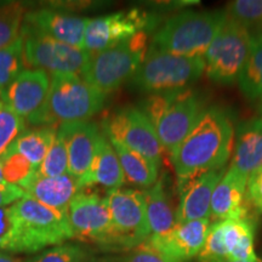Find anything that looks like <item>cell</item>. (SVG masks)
I'll return each mask as SVG.
<instances>
[{"instance_id":"1","label":"cell","mask_w":262,"mask_h":262,"mask_svg":"<svg viewBox=\"0 0 262 262\" xmlns=\"http://www.w3.org/2000/svg\"><path fill=\"white\" fill-rule=\"evenodd\" d=\"M233 125L219 107L203 111L191 133L170 155L179 179L226 168L233 150Z\"/></svg>"},{"instance_id":"2","label":"cell","mask_w":262,"mask_h":262,"mask_svg":"<svg viewBox=\"0 0 262 262\" xmlns=\"http://www.w3.org/2000/svg\"><path fill=\"white\" fill-rule=\"evenodd\" d=\"M141 111L152 122L163 148L171 155L191 133L204 110L191 89H183L149 95Z\"/></svg>"},{"instance_id":"3","label":"cell","mask_w":262,"mask_h":262,"mask_svg":"<svg viewBox=\"0 0 262 262\" xmlns=\"http://www.w3.org/2000/svg\"><path fill=\"white\" fill-rule=\"evenodd\" d=\"M227 19L226 11H185L169 18L153 37L152 47L188 57H204Z\"/></svg>"},{"instance_id":"4","label":"cell","mask_w":262,"mask_h":262,"mask_svg":"<svg viewBox=\"0 0 262 262\" xmlns=\"http://www.w3.org/2000/svg\"><path fill=\"white\" fill-rule=\"evenodd\" d=\"M106 95L80 75H52L47 104L38 125L89 122L103 108Z\"/></svg>"},{"instance_id":"5","label":"cell","mask_w":262,"mask_h":262,"mask_svg":"<svg viewBox=\"0 0 262 262\" xmlns=\"http://www.w3.org/2000/svg\"><path fill=\"white\" fill-rule=\"evenodd\" d=\"M205 70L204 57H188L150 45L142 64L131 79L137 89L160 94L188 89Z\"/></svg>"},{"instance_id":"6","label":"cell","mask_w":262,"mask_h":262,"mask_svg":"<svg viewBox=\"0 0 262 262\" xmlns=\"http://www.w3.org/2000/svg\"><path fill=\"white\" fill-rule=\"evenodd\" d=\"M11 206L19 229V253H37L73 238L67 212L50 208L31 196H25Z\"/></svg>"},{"instance_id":"7","label":"cell","mask_w":262,"mask_h":262,"mask_svg":"<svg viewBox=\"0 0 262 262\" xmlns=\"http://www.w3.org/2000/svg\"><path fill=\"white\" fill-rule=\"evenodd\" d=\"M147 54V33L141 32L129 40L93 55L81 78L104 95L133 79Z\"/></svg>"},{"instance_id":"8","label":"cell","mask_w":262,"mask_h":262,"mask_svg":"<svg viewBox=\"0 0 262 262\" xmlns=\"http://www.w3.org/2000/svg\"><path fill=\"white\" fill-rule=\"evenodd\" d=\"M251 38L247 28L227 17L204 55L209 79L217 84L237 81L248 60Z\"/></svg>"},{"instance_id":"9","label":"cell","mask_w":262,"mask_h":262,"mask_svg":"<svg viewBox=\"0 0 262 262\" xmlns=\"http://www.w3.org/2000/svg\"><path fill=\"white\" fill-rule=\"evenodd\" d=\"M24 57L26 67L41 70L52 75H81L89 63L91 55L56 39L22 25Z\"/></svg>"},{"instance_id":"10","label":"cell","mask_w":262,"mask_h":262,"mask_svg":"<svg viewBox=\"0 0 262 262\" xmlns=\"http://www.w3.org/2000/svg\"><path fill=\"white\" fill-rule=\"evenodd\" d=\"M112 216V250L136 248L150 237L145 194L136 189L108 191Z\"/></svg>"},{"instance_id":"11","label":"cell","mask_w":262,"mask_h":262,"mask_svg":"<svg viewBox=\"0 0 262 262\" xmlns=\"http://www.w3.org/2000/svg\"><path fill=\"white\" fill-rule=\"evenodd\" d=\"M103 133L108 139L117 140L160 165L164 148L153 124L137 107H123L114 111L103 122Z\"/></svg>"},{"instance_id":"12","label":"cell","mask_w":262,"mask_h":262,"mask_svg":"<svg viewBox=\"0 0 262 262\" xmlns=\"http://www.w3.org/2000/svg\"><path fill=\"white\" fill-rule=\"evenodd\" d=\"M67 214L73 238L112 249V216L107 196L80 191L71 202Z\"/></svg>"},{"instance_id":"13","label":"cell","mask_w":262,"mask_h":262,"mask_svg":"<svg viewBox=\"0 0 262 262\" xmlns=\"http://www.w3.org/2000/svg\"><path fill=\"white\" fill-rule=\"evenodd\" d=\"M149 15L139 9L89 18L84 35V50L93 56L146 32Z\"/></svg>"},{"instance_id":"14","label":"cell","mask_w":262,"mask_h":262,"mask_svg":"<svg viewBox=\"0 0 262 262\" xmlns=\"http://www.w3.org/2000/svg\"><path fill=\"white\" fill-rule=\"evenodd\" d=\"M50 81L47 72L26 68L3 90L0 100L17 116L33 125H38L39 118L47 104Z\"/></svg>"},{"instance_id":"15","label":"cell","mask_w":262,"mask_h":262,"mask_svg":"<svg viewBox=\"0 0 262 262\" xmlns=\"http://www.w3.org/2000/svg\"><path fill=\"white\" fill-rule=\"evenodd\" d=\"M226 168L196 173L186 179H179L180 202L176 210L178 224L210 220L211 198L216 186L224 178Z\"/></svg>"},{"instance_id":"16","label":"cell","mask_w":262,"mask_h":262,"mask_svg":"<svg viewBox=\"0 0 262 262\" xmlns=\"http://www.w3.org/2000/svg\"><path fill=\"white\" fill-rule=\"evenodd\" d=\"M57 135L63 140L68 153V173L74 176L85 188L101 131L93 122L62 124Z\"/></svg>"},{"instance_id":"17","label":"cell","mask_w":262,"mask_h":262,"mask_svg":"<svg viewBox=\"0 0 262 262\" xmlns=\"http://www.w3.org/2000/svg\"><path fill=\"white\" fill-rule=\"evenodd\" d=\"M89 18L52 9L27 12L24 26L56 39L71 47L83 49L84 35Z\"/></svg>"},{"instance_id":"18","label":"cell","mask_w":262,"mask_h":262,"mask_svg":"<svg viewBox=\"0 0 262 262\" xmlns=\"http://www.w3.org/2000/svg\"><path fill=\"white\" fill-rule=\"evenodd\" d=\"M27 196L42 203V204L67 212L71 202L80 191H83L80 182L71 173L47 178L35 170L27 180L18 185Z\"/></svg>"},{"instance_id":"19","label":"cell","mask_w":262,"mask_h":262,"mask_svg":"<svg viewBox=\"0 0 262 262\" xmlns=\"http://www.w3.org/2000/svg\"><path fill=\"white\" fill-rule=\"evenodd\" d=\"M248 179L228 168L216 186L211 198L210 219L216 222L248 219L249 204L245 198Z\"/></svg>"},{"instance_id":"20","label":"cell","mask_w":262,"mask_h":262,"mask_svg":"<svg viewBox=\"0 0 262 262\" xmlns=\"http://www.w3.org/2000/svg\"><path fill=\"white\" fill-rule=\"evenodd\" d=\"M210 220H194L178 224L168 237L148 238L147 242L178 262H185L198 256L204 247L210 228Z\"/></svg>"},{"instance_id":"21","label":"cell","mask_w":262,"mask_h":262,"mask_svg":"<svg viewBox=\"0 0 262 262\" xmlns=\"http://www.w3.org/2000/svg\"><path fill=\"white\" fill-rule=\"evenodd\" d=\"M229 168L245 179L262 168V118L249 119L237 127Z\"/></svg>"},{"instance_id":"22","label":"cell","mask_w":262,"mask_h":262,"mask_svg":"<svg viewBox=\"0 0 262 262\" xmlns=\"http://www.w3.org/2000/svg\"><path fill=\"white\" fill-rule=\"evenodd\" d=\"M124 182H125V176L119 158L108 137L104 135V133H101L85 187L100 185L110 191H113L122 187Z\"/></svg>"},{"instance_id":"23","label":"cell","mask_w":262,"mask_h":262,"mask_svg":"<svg viewBox=\"0 0 262 262\" xmlns=\"http://www.w3.org/2000/svg\"><path fill=\"white\" fill-rule=\"evenodd\" d=\"M146 201L147 217L150 228V238L162 239L168 237L178 225L176 212L166 194L164 179H159L152 187L143 191Z\"/></svg>"},{"instance_id":"24","label":"cell","mask_w":262,"mask_h":262,"mask_svg":"<svg viewBox=\"0 0 262 262\" xmlns=\"http://www.w3.org/2000/svg\"><path fill=\"white\" fill-rule=\"evenodd\" d=\"M255 227L251 219L222 221L227 258L239 262H258L254 245Z\"/></svg>"},{"instance_id":"25","label":"cell","mask_w":262,"mask_h":262,"mask_svg":"<svg viewBox=\"0 0 262 262\" xmlns=\"http://www.w3.org/2000/svg\"><path fill=\"white\" fill-rule=\"evenodd\" d=\"M108 140L116 150L124 176L127 181L141 188L152 187L158 181L159 166H157L140 153L127 148L117 140Z\"/></svg>"},{"instance_id":"26","label":"cell","mask_w":262,"mask_h":262,"mask_svg":"<svg viewBox=\"0 0 262 262\" xmlns=\"http://www.w3.org/2000/svg\"><path fill=\"white\" fill-rule=\"evenodd\" d=\"M57 129L56 126H42L39 129L25 131L9 150H14L25 156L32 165L38 169L57 135Z\"/></svg>"},{"instance_id":"27","label":"cell","mask_w":262,"mask_h":262,"mask_svg":"<svg viewBox=\"0 0 262 262\" xmlns=\"http://www.w3.org/2000/svg\"><path fill=\"white\" fill-rule=\"evenodd\" d=\"M237 81L239 89L249 100L262 98V33L251 38L248 60Z\"/></svg>"},{"instance_id":"28","label":"cell","mask_w":262,"mask_h":262,"mask_svg":"<svg viewBox=\"0 0 262 262\" xmlns=\"http://www.w3.org/2000/svg\"><path fill=\"white\" fill-rule=\"evenodd\" d=\"M26 70L24 57V38L0 49V94Z\"/></svg>"},{"instance_id":"29","label":"cell","mask_w":262,"mask_h":262,"mask_svg":"<svg viewBox=\"0 0 262 262\" xmlns=\"http://www.w3.org/2000/svg\"><path fill=\"white\" fill-rule=\"evenodd\" d=\"M226 15L247 28L251 34L262 33V0H235L226 8Z\"/></svg>"},{"instance_id":"30","label":"cell","mask_w":262,"mask_h":262,"mask_svg":"<svg viewBox=\"0 0 262 262\" xmlns=\"http://www.w3.org/2000/svg\"><path fill=\"white\" fill-rule=\"evenodd\" d=\"M26 8L21 3L8 2L0 9V49L12 44L21 37Z\"/></svg>"},{"instance_id":"31","label":"cell","mask_w":262,"mask_h":262,"mask_svg":"<svg viewBox=\"0 0 262 262\" xmlns=\"http://www.w3.org/2000/svg\"><path fill=\"white\" fill-rule=\"evenodd\" d=\"M26 130V120L0 100V159Z\"/></svg>"},{"instance_id":"32","label":"cell","mask_w":262,"mask_h":262,"mask_svg":"<svg viewBox=\"0 0 262 262\" xmlns=\"http://www.w3.org/2000/svg\"><path fill=\"white\" fill-rule=\"evenodd\" d=\"M37 172L47 178H55L68 173V153L63 140L56 135L54 142L44 157Z\"/></svg>"},{"instance_id":"33","label":"cell","mask_w":262,"mask_h":262,"mask_svg":"<svg viewBox=\"0 0 262 262\" xmlns=\"http://www.w3.org/2000/svg\"><path fill=\"white\" fill-rule=\"evenodd\" d=\"M0 162L3 166V178L9 185L18 186L37 170L25 156L14 150H8Z\"/></svg>"},{"instance_id":"34","label":"cell","mask_w":262,"mask_h":262,"mask_svg":"<svg viewBox=\"0 0 262 262\" xmlns=\"http://www.w3.org/2000/svg\"><path fill=\"white\" fill-rule=\"evenodd\" d=\"M0 250L19 253V229L12 206L0 208Z\"/></svg>"},{"instance_id":"35","label":"cell","mask_w":262,"mask_h":262,"mask_svg":"<svg viewBox=\"0 0 262 262\" xmlns=\"http://www.w3.org/2000/svg\"><path fill=\"white\" fill-rule=\"evenodd\" d=\"M88 257L89 254L83 247L68 243L42 251L37 257L32 258V262H85Z\"/></svg>"},{"instance_id":"36","label":"cell","mask_w":262,"mask_h":262,"mask_svg":"<svg viewBox=\"0 0 262 262\" xmlns=\"http://www.w3.org/2000/svg\"><path fill=\"white\" fill-rule=\"evenodd\" d=\"M201 262H219L227 258L222 234V221L214 222L209 228L204 247L198 255Z\"/></svg>"},{"instance_id":"37","label":"cell","mask_w":262,"mask_h":262,"mask_svg":"<svg viewBox=\"0 0 262 262\" xmlns=\"http://www.w3.org/2000/svg\"><path fill=\"white\" fill-rule=\"evenodd\" d=\"M117 262H178L162 250L153 247L148 242H143L136 248L131 249L122 257H116Z\"/></svg>"},{"instance_id":"38","label":"cell","mask_w":262,"mask_h":262,"mask_svg":"<svg viewBox=\"0 0 262 262\" xmlns=\"http://www.w3.org/2000/svg\"><path fill=\"white\" fill-rule=\"evenodd\" d=\"M245 198L249 205L262 214V168L248 179Z\"/></svg>"},{"instance_id":"39","label":"cell","mask_w":262,"mask_h":262,"mask_svg":"<svg viewBox=\"0 0 262 262\" xmlns=\"http://www.w3.org/2000/svg\"><path fill=\"white\" fill-rule=\"evenodd\" d=\"M25 196H27V194L18 186L0 183V208H5L9 204H14Z\"/></svg>"},{"instance_id":"40","label":"cell","mask_w":262,"mask_h":262,"mask_svg":"<svg viewBox=\"0 0 262 262\" xmlns=\"http://www.w3.org/2000/svg\"><path fill=\"white\" fill-rule=\"evenodd\" d=\"M0 262H32V260L24 257H17L14 256V255L5 254L0 251Z\"/></svg>"},{"instance_id":"41","label":"cell","mask_w":262,"mask_h":262,"mask_svg":"<svg viewBox=\"0 0 262 262\" xmlns=\"http://www.w3.org/2000/svg\"><path fill=\"white\" fill-rule=\"evenodd\" d=\"M85 262H117L116 257H88Z\"/></svg>"},{"instance_id":"42","label":"cell","mask_w":262,"mask_h":262,"mask_svg":"<svg viewBox=\"0 0 262 262\" xmlns=\"http://www.w3.org/2000/svg\"><path fill=\"white\" fill-rule=\"evenodd\" d=\"M0 183H6L4 181V178H3V166H2V162H0Z\"/></svg>"},{"instance_id":"43","label":"cell","mask_w":262,"mask_h":262,"mask_svg":"<svg viewBox=\"0 0 262 262\" xmlns=\"http://www.w3.org/2000/svg\"><path fill=\"white\" fill-rule=\"evenodd\" d=\"M219 262H239V261H232V260H228V258H225V260L219 261Z\"/></svg>"},{"instance_id":"44","label":"cell","mask_w":262,"mask_h":262,"mask_svg":"<svg viewBox=\"0 0 262 262\" xmlns=\"http://www.w3.org/2000/svg\"><path fill=\"white\" fill-rule=\"evenodd\" d=\"M6 3L8 2H0V9H2L4 5H6Z\"/></svg>"},{"instance_id":"45","label":"cell","mask_w":262,"mask_h":262,"mask_svg":"<svg viewBox=\"0 0 262 262\" xmlns=\"http://www.w3.org/2000/svg\"><path fill=\"white\" fill-rule=\"evenodd\" d=\"M261 112H262V103H261Z\"/></svg>"}]
</instances>
